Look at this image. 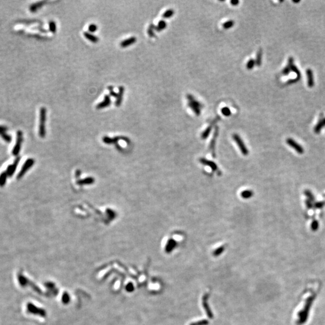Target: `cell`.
<instances>
[{
  "instance_id": "1",
  "label": "cell",
  "mask_w": 325,
  "mask_h": 325,
  "mask_svg": "<svg viewBox=\"0 0 325 325\" xmlns=\"http://www.w3.org/2000/svg\"><path fill=\"white\" fill-rule=\"evenodd\" d=\"M40 118H39V134L41 137H44L46 135L45 122L47 120V109L42 107L40 109Z\"/></svg>"
},
{
  "instance_id": "2",
  "label": "cell",
  "mask_w": 325,
  "mask_h": 325,
  "mask_svg": "<svg viewBox=\"0 0 325 325\" xmlns=\"http://www.w3.org/2000/svg\"><path fill=\"white\" fill-rule=\"evenodd\" d=\"M22 141H23V132L21 131H18L16 133V144L13 148V151H12V153L13 154V155H15V156H17L20 151H21V145L22 143Z\"/></svg>"
},
{
  "instance_id": "3",
  "label": "cell",
  "mask_w": 325,
  "mask_h": 325,
  "mask_svg": "<svg viewBox=\"0 0 325 325\" xmlns=\"http://www.w3.org/2000/svg\"><path fill=\"white\" fill-rule=\"evenodd\" d=\"M232 137H233V139L234 140V141H236V143H237V146L239 147L240 150L242 152V153L243 154V155H248V154H249V151L247 149L246 146H245V143L243 142V141L242 140L241 137L237 134H233Z\"/></svg>"
},
{
  "instance_id": "4",
  "label": "cell",
  "mask_w": 325,
  "mask_h": 325,
  "mask_svg": "<svg viewBox=\"0 0 325 325\" xmlns=\"http://www.w3.org/2000/svg\"><path fill=\"white\" fill-rule=\"evenodd\" d=\"M34 160L33 159V158H29L25 162V163L24 164L21 171L19 172V173L18 174V176H17V178L18 180L21 179L24 175L29 170V169L33 166V165L34 164Z\"/></svg>"
},
{
  "instance_id": "5",
  "label": "cell",
  "mask_w": 325,
  "mask_h": 325,
  "mask_svg": "<svg viewBox=\"0 0 325 325\" xmlns=\"http://www.w3.org/2000/svg\"><path fill=\"white\" fill-rule=\"evenodd\" d=\"M20 161V157H18L16 158V160H15V161L13 162V163L12 164H10L9 165L7 168V170H6V173L8 175V177H11L13 175L15 171H16V169L17 168V166L18 165V163Z\"/></svg>"
},
{
  "instance_id": "6",
  "label": "cell",
  "mask_w": 325,
  "mask_h": 325,
  "mask_svg": "<svg viewBox=\"0 0 325 325\" xmlns=\"http://www.w3.org/2000/svg\"><path fill=\"white\" fill-rule=\"evenodd\" d=\"M112 103V101H111V98H110V96L109 95H106L104 96V100L99 102V104H98L96 106V109H104V108H106V107H108L110 106Z\"/></svg>"
},
{
  "instance_id": "7",
  "label": "cell",
  "mask_w": 325,
  "mask_h": 325,
  "mask_svg": "<svg viewBox=\"0 0 325 325\" xmlns=\"http://www.w3.org/2000/svg\"><path fill=\"white\" fill-rule=\"evenodd\" d=\"M28 310L29 312H30V313H31L33 314H38V315H40L41 316H45V311L44 310L38 308L36 307L34 305H33L31 304H30L28 305Z\"/></svg>"
},
{
  "instance_id": "8",
  "label": "cell",
  "mask_w": 325,
  "mask_h": 325,
  "mask_svg": "<svg viewBox=\"0 0 325 325\" xmlns=\"http://www.w3.org/2000/svg\"><path fill=\"white\" fill-rule=\"evenodd\" d=\"M125 92V88L124 86H119V92L118 93V96L116 98V100L115 102V105L116 107H120V106L122 104L123 98H124V94Z\"/></svg>"
},
{
  "instance_id": "9",
  "label": "cell",
  "mask_w": 325,
  "mask_h": 325,
  "mask_svg": "<svg viewBox=\"0 0 325 325\" xmlns=\"http://www.w3.org/2000/svg\"><path fill=\"white\" fill-rule=\"evenodd\" d=\"M200 162L202 164L210 167L212 169L213 171H217L218 170L217 166L216 165V164L214 162H213L212 161L208 160L205 159V158H200Z\"/></svg>"
},
{
  "instance_id": "10",
  "label": "cell",
  "mask_w": 325,
  "mask_h": 325,
  "mask_svg": "<svg viewBox=\"0 0 325 325\" xmlns=\"http://www.w3.org/2000/svg\"><path fill=\"white\" fill-rule=\"evenodd\" d=\"M8 128L6 127L0 125V136L4 139L5 141L9 143L11 140V137L10 135L7 134L6 132Z\"/></svg>"
},
{
  "instance_id": "11",
  "label": "cell",
  "mask_w": 325,
  "mask_h": 325,
  "mask_svg": "<svg viewBox=\"0 0 325 325\" xmlns=\"http://www.w3.org/2000/svg\"><path fill=\"white\" fill-rule=\"evenodd\" d=\"M177 242L174 239H169L166 245V248H165V251L167 253H170L175 248V247L177 246Z\"/></svg>"
},
{
  "instance_id": "12",
  "label": "cell",
  "mask_w": 325,
  "mask_h": 325,
  "mask_svg": "<svg viewBox=\"0 0 325 325\" xmlns=\"http://www.w3.org/2000/svg\"><path fill=\"white\" fill-rule=\"evenodd\" d=\"M137 41V39L135 37H131L128 39H127L123 41H122L120 44V46L122 48H126L130 45L134 44Z\"/></svg>"
},
{
  "instance_id": "13",
  "label": "cell",
  "mask_w": 325,
  "mask_h": 325,
  "mask_svg": "<svg viewBox=\"0 0 325 325\" xmlns=\"http://www.w3.org/2000/svg\"><path fill=\"white\" fill-rule=\"evenodd\" d=\"M46 2H47L46 1H39V2H35L31 4L29 7L30 11L31 12H36L39 8L42 7Z\"/></svg>"
},
{
  "instance_id": "14",
  "label": "cell",
  "mask_w": 325,
  "mask_h": 325,
  "mask_svg": "<svg viewBox=\"0 0 325 325\" xmlns=\"http://www.w3.org/2000/svg\"><path fill=\"white\" fill-rule=\"evenodd\" d=\"M217 134H218V129H217V128H216V129L214 132V135H213V137L212 140L211 141L210 146V148L211 149V153L213 154V157H215V152H214L215 149H215V144H216V138L217 137Z\"/></svg>"
},
{
  "instance_id": "15",
  "label": "cell",
  "mask_w": 325,
  "mask_h": 325,
  "mask_svg": "<svg viewBox=\"0 0 325 325\" xmlns=\"http://www.w3.org/2000/svg\"><path fill=\"white\" fill-rule=\"evenodd\" d=\"M307 75L308 76V85L310 87H313L314 82V77H313V73L311 69H308L307 70Z\"/></svg>"
},
{
  "instance_id": "16",
  "label": "cell",
  "mask_w": 325,
  "mask_h": 325,
  "mask_svg": "<svg viewBox=\"0 0 325 325\" xmlns=\"http://www.w3.org/2000/svg\"><path fill=\"white\" fill-rule=\"evenodd\" d=\"M83 34H84V37H85L87 40H89V41H90V42H93V43H97V42L99 41V38H98L97 36H95V35L91 34L90 33H89V32L86 31V32H84Z\"/></svg>"
},
{
  "instance_id": "17",
  "label": "cell",
  "mask_w": 325,
  "mask_h": 325,
  "mask_svg": "<svg viewBox=\"0 0 325 325\" xmlns=\"http://www.w3.org/2000/svg\"><path fill=\"white\" fill-rule=\"evenodd\" d=\"M287 143L289 144V145H290L291 146L293 147L294 148L296 149V150H297L299 152H302V147H301L297 143H296L294 140H293V139H288L287 140Z\"/></svg>"
},
{
  "instance_id": "18",
  "label": "cell",
  "mask_w": 325,
  "mask_h": 325,
  "mask_svg": "<svg viewBox=\"0 0 325 325\" xmlns=\"http://www.w3.org/2000/svg\"><path fill=\"white\" fill-rule=\"evenodd\" d=\"M8 175L6 172H2L0 175V187H3L6 183Z\"/></svg>"
},
{
  "instance_id": "19",
  "label": "cell",
  "mask_w": 325,
  "mask_h": 325,
  "mask_svg": "<svg viewBox=\"0 0 325 325\" xmlns=\"http://www.w3.org/2000/svg\"><path fill=\"white\" fill-rule=\"evenodd\" d=\"M167 26V24L166 22L164 21H160L158 24V25L157 27H155V30L157 31H160L163 30H164Z\"/></svg>"
},
{
  "instance_id": "20",
  "label": "cell",
  "mask_w": 325,
  "mask_h": 325,
  "mask_svg": "<svg viewBox=\"0 0 325 325\" xmlns=\"http://www.w3.org/2000/svg\"><path fill=\"white\" fill-rule=\"evenodd\" d=\"M254 195L253 192L249 190H246L241 193V196L244 199H249Z\"/></svg>"
},
{
  "instance_id": "21",
  "label": "cell",
  "mask_w": 325,
  "mask_h": 325,
  "mask_svg": "<svg viewBox=\"0 0 325 325\" xmlns=\"http://www.w3.org/2000/svg\"><path fill=\"white\" fill-rule=\"evenodd\" d=\"M325 126V118L321 119V121L318 123V124L316 125V127L314 128V131L317 133L319 132L320 130Z\"/></svg>"
},
{
  "instance_id": "22",
  "label": "cell",
  "mask_w": 325,
  "mask_h": 325,
  "mask_svg": "<svg viewBox=\"0 0 325 325\" xmlns=\"http://www.w3.org/2000/svg\"><path fill=\"white\" fill-rule=\"evenodd\" d=\"M188 106H189V107L193 110V112L195 113L196 115L199 116V115L200 114V109L199 108H198L197 107H196L195 104H192V103L189 102Z\"/></svg>"
},
{
  "instance_id": "23",
  "label": "cell",
  "mask_w": 325,
  "mask_h": 325,
  "mask_svg": "<svg viewBox=\"0 0 325 325\" xmlns=\"http://www.w3.org/2000/svg\"><path fill=\"white\" fill-rule=\"evenodd\" d=\"M49 30L53 33H56V31H57V25H56V23L54 21H50V22H49Z\"/></svg>"
},
{
  "instance_id": "24",
  "label": "cell",
  "mask_w": 325,
  "mask_h": 325,
  "mask_svg": "<svg viewBox=\"0 0 325 325\" xmlns=\"http://www.w3.org/2000/svg\"><path fill=\"white\" fill-rule=\"evenodd\" d=\"M206 296H205L204 297H203V305L204 308H205V310H206V312L208 316L209 317H212V314H211V311H210V308H208V305L206 304Z\"/></svg>"
},
{
  "instance_id": "25",
  "label": "cell",
  "mask_w": 325,
  "mask_h": 325,
  "mask_svg": "<svg viewBox=\"0 0 325 325\" xmlns=\"http://www.w3.org/2000/svg\"><path fill=\"white\" fill-rule=\"evenodd\" d=\"M262 54V50L260 49V50L257 53V58H256V60H255V64L257 65L258 66H260L261 64Z\"/></svg>"
},
{
  "instance_id": "26",
  "label": "cell",
  "mask_w": 325,
  "mask_h": 325,
  "mask_svg": "<svg viewBox=\"0 0 325 325\" xmlns=\"http://www.w3.org/2000/svg\"><path fill=\"white\" fill-rule=\"evenodd\" d=\"M155 25L153 24H151L148 27V34L151 37H153L155 36V34L154 32V30H155Z\"/></svg>"
},
{
  "instance_id": "27",
  "label": "cell",
  "mask_w": 325,
  "mask_h": 325,
  "mask_svg": "<svg viewBox=\"0 0 325 325\" xmlns=\"http://www.w3.org/2000/svg\"><path fill=\"white\" fill-rule=\"evenodd\" d=\"M211 130H212V125H210L209 127H208L206 128V129L205 130V131L203 132V133L202 134V138L203 139H205V138H206L208 137V135H210V133L211 132Z\"/></svg>"
},
{
  "instance_id": "28",
  "label": "cell",
  "mask_w": 325,
  "mask_h": 325,
  "mask_svg": "<svg viewBox=\"0 0 325 325\" xmlns=\"http://www.w3.org/2000/svg\"><path fill=\"white\" fill-rule=\"evenodd\" d=\"M174 14V11L172 9H169L163 14V18H169L172 17Z\"/></svg>"
},
{
  "instance_id": "29",
  "label": "cell",
  "mask_w": 325,
  "mask_h": 325,
  "mask_svg": "<svg viewBox=\"0 0 325 325\" xmlns=\"http://www.w3.org/2000/svg\"><path fill=\"white\" fill-rule=\"evenodd\" d=\"M234 25V22L233 21H232V20H230V21H226V22L223 24V27L224 28H225V29H228V28H230L232 27H233Z\"/></svg>"
},
{
  "instance_id": "30",
  "label": "cell",
  "mask_w": 325,
  "mask_h": 325,
  "mask_svg": "<svg viewBox=\"0 0 325 325\" xmlns=\"http://www.w3.org/2000/svg\"><path fill=\"white\" fill-rule=\"evenodd\" d=\"M107 89L110 92V96H112L114 98H117L118 93H116L114 90V87L113 86H109L107 87Z\"/></svg>"
},
{
  "instance_id": "31",
  "label": "cell",
  "mask_w": 325,
  "mask_h": 325,
  "mask_svg": "<svg viewBox=\"0 0 325 325\" xmlns=\"http://www.w3.org/2000/svg\"><path fill=\"white\" fill-rule=\"evenodd\" d=\"M221 112H222V113L225 116H229L231 115V111H230V109L228 107H224L223 108L222 110H221Z\"/></svg>"
},
{
  "instance_id": "32",
  "label": "cell",
  "mask_w": 325,
  "mask_h": 325,
  "mask_svg": "<svg viewBox=\"0 0 325 325\" xmlns=\"http://www.w3.org/2000/svg\"><path fill=\"white\" fill-rule=\"evenodd\" d=\"M255 65V60H253V59H251L248 63H247V65H246V67L249 70H251L252 69L254 68V65Z\"/></svg>"
},
{
  "instance_id": "33",
  "label": "cell",
  "mask_w": 325,
  "mask_h": 325,
  "mask_svg": "<svg viewBox=\"0 0 325 325\" xmlns=\"http://www.w3.org/2000/svg\"><path fill=\"white\" fill-rule=\"evenodd\" d=\"M224 249H225V247H223V246H221V247L217 248V249L214 252L213 255H215V256H219L220 254H221L223 252Z\"/></svg>"
},
{
  "instance_id": "34",
  "label": "cell",
  "mask_w": 325,
  "mask_h": 325,
  "mask_svg": "<svg viewBox=\"0 0 325 325\" xmlns=\"http://www.w3.org/2000/svg\"><path fill=\"white\" fill-rule=\"evenodd\" d=\"M88 29H89V31L91 33H93V32H95L97 29H98V26L95 24H91L89 27H88Z\"/></svg>"
},
{
  "instance_id": "35",
  "label": "cell",
  "mask_w": 325,
  "mask_h": 325,
  "mask_svg": "<svg viewBox=\"0 0 325 325\" xmlns=\"http://www.w3.org/2000/svg\"><path fill=\"white\" fill-rule=\"evenodd\" d=\"M62 301L65 304H67L69 302V296L68 295L67 293H64V294L63 295Z\"/></svg>"
},
{
  "instance_id": "36",
  "label": "cell",
  "mask_w": 325,
  "mask_h": 325,
  "mask_svg": "<svg viewBox=\"0 0 325 325\" xmlns=\"http://www.w3.org/2000/svg\"><path fill=\"white\" fill-rule=\"evenodd\" d=\"M291 70V67L290 65H288V67H286L282 71V74L284 75H288L289 73V72H290Z\"/></svg>"
},
{
  "instance_id": "37",
  "label": "cell",
  "mask_w": 325,
  "mask_h": 325,
  "mask_svg": "<svg viewBox=\"0 0 325 325\" xmlns=\"http://www.w3.org/2000/svg\"><path fill=\"white\" fill-rule=\"evenodd\" d=\"M126 290H127V291H129V292H131V291H133V290H134L133 285H132L131 283H129V284L127 285V287H126Z\"/></svg>"
},
{
  "instance_id": "38",
  "label": "cell",
  "mask_w": 325,
  "mask_h": 325,
  "mask_svg": "<svg viewBox=\"0 0 325 325\" xmlns=\"http://www.w3.org/2000/svg\"><path fill=\"white\" fill-rule=\"evenodd\" d=\"M208 324V322L206 320H203L200 322H198V323H194L192 325H206Z\"/></svg>"
},
{
  "instance_id": "39",
  "label": "cell",
  "mask_w": 325,
  "mask_h": 325,
  "mask_svg": "<svg viewBox=\"0 0 325 325\" xmlns=\"http://www.w3.org/2000/svg\"><path fill=\"white\" fill-rule=\"evenodd\" d=\"M231 3L232 5H237L238 4H239V1H231Z\"/></svg>"
},
{
  "instance_id": "40",
  "label": "cell",
  "mask_w": 325,
  "mask_h": 325,
  "mask_svg": "<svg viewBox=\"0 0 325 325\" xmlns=\"http://www.w3.org/2000/svg\"><path fill=\"white\" fill-rule=\"evenodd\" d=\"M293 1L294 2H295V3H297V2H300V1Z\"/></svg>"
}]
</instances>
